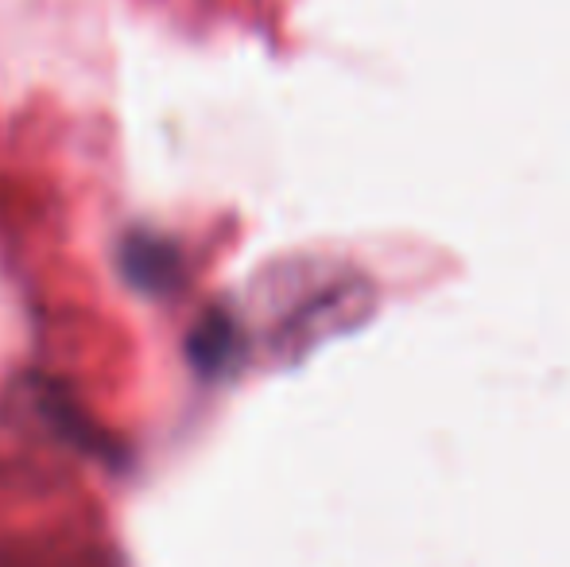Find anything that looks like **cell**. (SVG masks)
<instances>
[]
</instances>
